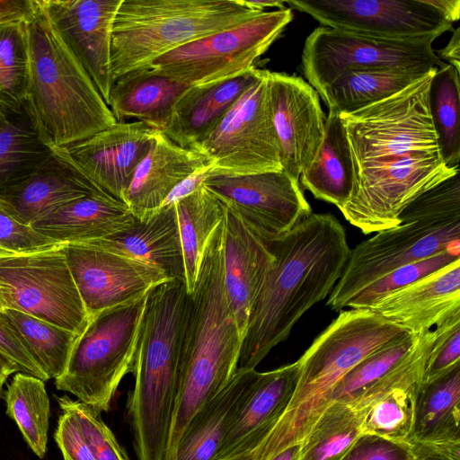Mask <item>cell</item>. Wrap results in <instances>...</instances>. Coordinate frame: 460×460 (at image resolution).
Here are the masks:
<instances>
[{
  "label": "cell",
  "instance_id": "obj_16",
  "mask_svg": "<svg viewBox=\"0 0 460 460\" xmlns=\"http://www.w3.org/2000/svg\"><path fill=\"white\" fill-rule=\"evenodd\" d=\"M323 26L385 39L439 37L452 28L429 0H288Z\"/></svg>",
  "mask_w": 460,
  "mask_h": 460
},
{
  "label": "cell",
  "instance_id": "obj_32",
  "mask_svg": "<svg viewBox=\"0 0 460 460\" xmlns=\"http://www.w3.org/2000/svg\"><path fill=\"white\" fill-rule=\"evenodd\" d=\"M413 443L460 450V366L434 381L422 382L416 399Z\"/></svg>",
  "mask_w": 460,
  "mask_h": 460
},
{
  "label": "cell",
  "instance_id": "obj_23",
  "mask_svg": "<svg viewBox=\"0 0 460 460\" xmlns=\"http://www.w3.org/2000/svg\"><path fill=\"white\" fill-rule=\"evenodd\" d=\"M368 309L410 332L460 313V260L374 303Z\"/></svg>",
  "mask_w": 460,
  "mask_h": 460
},
{
  "label": "cell",
  "instance_id": "obj_5",
  "mask_svg": "<svg viewBox=\"0 0 460 460\" xmlns=\"http://www.w3.org/2000/svg\"><path fill=\"white\" fill-rule=\"evenodd\" d=\"M26 102L52 149L84 140L117 120L90 76L51 25L39 0L24 21Z\"/></svg>",
  "mask_w": 460,
  "mask_h": 460
},
{
  "label": "cell",
  "instance_id": "obj_27",
  "mask_svg": "<svg viewBox=\"0 0 460 460\" xmlns=\"http://www.w3.org/2000/svg\"><path fill=\"white\" fill-rule=\"evenodd\" d=\"M260 73L254 66L225 81L190 86L178 99L160 131L180 146L191 148L217 127Z\"/></svg>",
  "mask_w": 460,
  "mask_h": 460
},
{
  "label": "cell",
  "instance_id": "obj_36",
  "mask_svg": "<svg viewBox=\"0 0 460 460\" xmlns=\"http://www.w3.org/2000/svg\"><path fill=\"white\" fill-rule=\"evenodd\" d=\"M428 74L393 69L351 70L331 83L322 99L329 110L352 113L398 93Z\"/></svg>",
  "mask_w": 460,
  "mask_h": 460
},
{
  "label": "cell",
  "instance_id": "obj_37",
  "mask_svg": "<svg viewBox=\"0 0 460 460\" xmlns=\"http://www.w3.org/2000/svg\"><path fill=\"white\" fill-rule=\"evenodd\" d=\"M6 414L15 421L32 452H47L50 403L44 381L22 372L13 377L5 393Z\"/></svg>",
  "mask_w": 460,
  "mask_h": 460
},
{
  "label": "cell",
  "instance_id": "obj_58",
  "mask_svg": "<svg viewBox=\"0 0 460 460\" xmlns=\"http://www.w3.org/2000/svg\"><path fill=\"white\" fill-rule=\"evenodd\" d=\"M7 288L0 283V310L6 309L5 296L7 295Z\"/></svg>",
  "mask_w": 460,
  "mask_h": 460
},
{
  "label": "cell",
  "instance_id": "obj_48",
  "mask_svg": "<svg viewBox=\"0 0 460 460\" xmlns=\"http://www.w3.org/2000/svg\"><path fill=\"white\" fill-rule=\"evenodd\" d=\"M411 446L361 435L341 460H413Z\"/></svg>",
  "mask_w": 460,
  "mask_h": 460
},
{
  "label": "cell",
  "instance_id": "obj_26",
  "mask_svg": "<svg viewBox=\"0 0 460 460\" xmlns=\"http://www.w3.org/2000/svg\"><path fill=\"white\" fill-rule=\"evenodd\" d=\"M96 194L107 193L53 153L34 172L0 192V210L31 226L64 203Z\"/></svg>",
  "mask_w": 460,
  "mask_h": 460
},
{
  "label": "cell",
  "instance_id": "obj_50",
  "mask_svg": "<svg viewBox=\"0 0 460 460\" xmlns=\"http://www.w3.org/2000/svg\"><path fill=\"white\" fill-rule=\"evenodd\" d=\"M33 6L34 0H0V24L24 22Z\"/></svg>",
  "mask_w": 460,
  "mask_h": 460
},
{
  "label": "cell",
  "instance_id": "obj_24",
  "mask_svg": "<svg viewBox=\"0 0 460 460\" xmlns=\"http://www.w3.org/2000/svg\"><path fill=\"white\" fill-rule=\"evenodd\" d=\"M299 373L298 361L261 372L257 384L226 434L216 460L251 453L285 412Z\"/></svg>",
  "mask_w": 460,
  "mask_h": 460
},
{
  "label": "cell",
  "instance_id": "obj_20",
  "mask_svg": "<svg viewBox=\"0 0 460 460\" xmlns=\"http://www.w3.org/2000/svg\"><path fill=\"white\" fill-rule=\"evenodd\" d=\"M51 25L108 105L111 34L121 0H39Z\"/></svg>",
  "mask_w": 460,
  "mask_h": 460
},
{
  "label": "cell",
  "instance_id": "obj_47",
  "mask_svg": "<svg viewBox=\"0 0 460 460\" xmlns=\"http://www.w3.org/2000/svg\"><path fill=\"white\" fill-rule=\"evenodd\" d=\"M58 402L61 414L54 438L64 460H95L75 414L65 403Z\"/></svg>",
  "mask_w": 460,
  "mask_h": 460
},
{
  "label": "cell",
  "instance_id": "obj_55",
  "mask_svg": "<svg viewBox=\"0 0 460 460\" xmlns=\"http://www.w3.org/2000/svg\"><path fill=\"white\" fill-rule=\"evenodd\" d=\"M17 372H20L18 366L0 352V394L9 376Z\"/></svg>",
  "mask_w": 460,
  "mask_h": 460
},
{
  "label": "cell",
  "instance_id": "obj_39",
  "mask_svg": "<svg viewBox=\"0 0 460 460\" xmlns=\"http://www.w3.org/2000/svg\"><path fill=\"white\" fill-rule=\"evenodd\" d=\"M2 311L48 378L59 377L78 335L20 311Z\"/></svg>",
  "mask_w": 460,
  "mask_h": 460
},
{
  "label": "cell",
  "instance_id": "obj_12",
  "mask_svg": "<svg viewBox=\"0 0 460 460\" xmlns=\"http://www.w3.org/2000/svg\"><path fill=\"white\" fill-rule=\"evenodd\" d=\"M269 70L261 69L217 127L191 149L208 157V174L244 175L283 171L272 121Z\"/></svg>",
  "mask_w": 460,
  "mask_h": 460
},
{
  "label": "cell",
  "instance_id": "obj_4",
  "mask_svg": "<svg viewBox=\"0 0 460 460\" xmlns=\"http://www.w3.org/2000/svg\"><path fill=\"white\" fill-rule=\"evenodd\" d=\"M408 332L368 308L341 310L297 360V382L288 407L251 460H270L301 444L332 403L338 382L372 352Z\"/></svg>",
  "mask_w": 460,
  "mask_h": 460
},
{
  "label": "cell",
  "instance_id": "obj_30",
  "mask_svg": "<svg viewBox=\"0 0 460 460\" xmlns=\"http://www.w3.org/2000/svg\"><path fill=\"white\" fill-rule=\"evenodd\" d=\"M190 87L144 67L113 81L108 106L117 122L136 119L154 129L162 130L174 104Z\"/></svg>",
  "mask_w": 460,
  "mask_h": 460
},
{
  "label": "cell",
  "instance_id": "obj_25",
  "mask_svg": "<svg viewBox=\"0 0 460 460\" xmlns=\"http://www.w3.org/2000/svg\"><path fill=\"white\" fill-rule=\"evenodd\" d=\"M139 261L185 282L175 204H163L149 217L104 238L83 243Z\"/></svg>",
  "mask_w": 460,
  "mask_h": 460
},
{
  "label": "cell",
  "instance_id": "obj_31",
  "mask_svg": "<svg viewBox=\"0 0 460 460\" xmlns=\"http://www.w3.org/2000/svg\"><path fill=\"white\" fill-rule=\"evenodd\" d=\"M299 181L315 199L339 209L350 200L356 173L346 128L336 111L329 110L322 143Z\"/></svg>",
  "mask_w": 460,
  "mask_h": 460
},
{
  "label": "cell",
  "instance_id": "obj_56",
  "mask_svg": "<svg viewBox=\"0 0 460 460\" xmlns=\"http://www.w3.org/2000/svg\"><path fill=\"white\" fill-rule=\"evenodd\" d=\"M239 3L252 10L257 12H265L267 8L277 7L278 9H285V1H247L238 0Z\"/></svg>",
  "mask_w": 460,
  "mask_h": 460
},
{
  "label": "cell",
  "instance_id": "obj_14",
  "mask_svg": "<svg viewBox=\"0 0 460 460\" xmlns=\"http://www.w3.org/2000/svg\"><path fill=\"white\" fill-rule=\"evenodd\" d=\"M457 172L446 166L439 154L408 155L364 168L356 173L353 195L340 211L365 234L394 227L413 200Z\"/></svg>",
  "mask_w": 460,
  "mask_h": 460
},
{
  "label": "cell",
  "instance_id": "obj_1",
  "mask_svg": "<svg viewBox=\"0 0 460 460\" xmlns=\"http://www.w3.org/2000/svg\"><path fill=\"white\" fill-rule=\"evenodd\" d=\"M268 245L274 260L250 312L241 369H255L305 313L329 296L351 252L344 227L329 213H312Z\"/></svg>",
  "mask_w": 460,
  "mask_h": 460
},
{
  "label": "cell",
  "instance_id": "obj_3",
  "mask_svg": "<svg viewBox=\"0 0 460 460\" xmlns=\"http://www.w3.org/2000/svg\"><path fill=\"white\" fill-rule=\"evenodd\" d=\"M190 304L183 280H167L147 293L128 401L137 460L166 459Z\"/></svg>",
  "mask_w": 460,
  "mask_h": 460
},
{
  "label": "cell",
  "instance_id": "obj_22",
  "mask_svg": "<svg viewBox=\"0 0 460 460\" xmlns=\"http://www.w3.org/2000/svg\"><path fill=\"white\" fill-rule=\"evenodd\" d=\"M211 165L212 162L205 155L180 146L156 130L151 147L137 167L122 201L137 218H146L164 204L178 184Z\"/></svg>",
  "mask_w": 460,
  "mask_h": 460
},
{
  "label": "cell",
  "instance_id": "obj_40",
  "mask_svg": "<svg viewBox=\"0 0 460 460\" xmlns=\"http://www.w3.org/2000/svg\"><path fill=\"white\" fill-rule=\"evenodd\" d=\"M360 436L357 412L348 402H333L300 444L296 460H341Z\"/></svg>",
  "mask_w": 460,
  "mask_h": 460
},
{
  "label": "cell",
  "instance_id": "obj_21",
  "mask_svg": "<svg viewBox=\"0 0 460 460\" xmlns=\"http://www.w3.org/2000/svg\"><path fill=\"white\" fill-rule=\"evenodd\" d=\"M222 259L226 299L243 339L251 309L274 257L268 242L226 208L222 225Z\"/></svg>",
  "mask_w": 460,
  "mask_h": 460
},
{
  "label": "cell",
  "instance_id": "obj_33",
  "mask_svg": "<svg viewBox=\"0 0 460 460\" xmlns=\"http://www.w3.org/2000/svg\"><path fill=\"white\" fill-rule=\"evenodd\" d=\"M53 155L25 102L0 105V192L26 178Z\"/></svg>",
  "mask_w": 460,
  "mask_h": 460
},
{
  "label": "cell",
  "instance_id": "obj_9",
  "mask_svg": "<svg viewBox=\"0 0 460 460\" xmlns=\"http://www.w3.org/2000/svg\"><path fill=\"white\" fill-rule=\"evenodd\" d=\"M436 70L385 100L352 113H339L355 173L408 155L439 154L429 109V84Z\"/></svg>",
  "mask_w": 460,
  "mask_h": 460
},
{
  "label": "cell",
  "instance_id": "obj_8",
  "mask_svg": "<svg viewBox=\"0 0 460 460\" xmlns=\"http://www.w3.org/2000/svg\"><path fill=\"white\" fill-rule=\"evenodd\" d=\"M147 294L101 312L73 346L56 388L99 412L108 411L122 378L134 370Z\"/></svg>",
  "mask_w": 460,
  "mask_h": 460
},
{
  "label": "cell",
  "instance_id": "obj_52",
  "mask_svg": "<svg viewBox=\"0 0 460 460\" xmlns=\"http://www.w3.org/2000/svg\"><path fill=\"white\" fill-rule=\"evenodd\" d=\"M210 168L197 172L178 184L167 197L164 204L176 203L179 199L197 190L202 184Z\"/></svg>",
  "mask_w": 460,
  "mask_h": 460
},
{
  "label": "cell",
  "instance_id": "obj_15",
  "mask_svg": "<svg viewBox=\"0 0 460 460\" xmlns=\"http://www.w3.org/2000/svg\"><path fill=\"white\" fill-rule=\"evenodd\" d=\"M202 185L266 242L313 213L299 181L284 171L208 174Z\"/></svg>",
  "mask_w": 460,
  "mask_h": 460
},
{
  "label": "cell",
  "instance_id": "obj_38",
  "mask_svg": "<svg viewBox=\"0 0 460 460\" xmlns=\"http://www.w3.org/2000/svg\"><path fill=\"white\" fill-rule=\"evenodd\" d=\"M459 71L446 64L432 75L429 109L440 156L448 168H459L460 161Z\"/></svg>",
  "mask_w": 460,
  "mask_h": 460
},
{
  "label": "cell",
  "instance_id": "obj_46",
  "mask_svg": "<svg viewBox=\"0 0 460 460\" xmlns=\"http://www.w3.org/2000/svg\"><path fill=\"white\" fill-rule=\"evenodd\" d=\"M58 243L0 210V257L46 250Z\"/></svg>",
  "mask_w": 460,
  "mask_h": 460
},
{
  "label": "cell",
  "instance_id": "obj_13",
  "mask_svg": "<svg viewBox=\"0 0 460 460\" xmlns=\"http://www.w3.org/2000/svg\"><path fill=\"white\" fill-rule=\"evenodd\" d=\"M64 245L0 257V283L8 289L6 309L25 313L79 335L88 324L89 316Z\"/></svg>",
  "mask_w": 460,
  "mask_h": 460
},
{
  "label": "cell",
  "instance_id": "obj_18",
  "mask_svg": "<svg viewBox=\"0 0 460 460\" xmlns=\"http://www.w3.org/2000/svg\"><path fill=\"white\" fill-rule=\"evenodd\" d=\"M156 129L140 121L116 122L54 155L111 197L121 200L148 153Z\"/></svg>",
  "mask_w": 460,
  "mask_h": 460
},
{
  "label": "cell",
  "instance_id": "obj_44",
  "mask_svg": "<svg viewBox=\"0 0 460 460\" xmlns=\"http://www.w3.org/2000/svg\"><path fill=\"white\" fill-rule=\"evenodd\" d=\"M75 414L84 437L95 460H129L111 429L101 417V412L71 399L67 395L57 398Z\"/></svg>",
  "mask_w": 460,
  "mask_h": 460
},
{
  "label": "cell",
  "instance_id": "obj_49",
  "mask_svg": "<svg viewBox=\"0 0 460 460\" xmlns=\"http://www.w3.org/2000/svg\"><path fill=\"white\" fill-rule=\"evenodd\" d=\"M0 352L11 358L18 366L20 372L43 381L49 380L2 310H0Z\"/></svg>",
  "mask_w": 460,
  "mask_h": 460
},
{
  "label": "cell",
  "instance_id": "obj_57",
  "mask_svg": "<svg viewBox=\"0 0 460 460\" xmlns=\"http://www.w3.org/2000/svg\"><path fill=\"white\" fill-rule=\"evenodd\" d=\"M300 452V444L288 447L270 460H296Z\"/></svg>",
  "mask_w": 460,
  "mask_h": 460
},
{
  "label": "cell",
  "instance_id": "obj_10",
  "mask_svg": "<svg viewBox=\"0 0 460 460\" xmlns=\"http://www.w3.org/2000/svg\"><path fill=\"white\" fill-rule=\"evenodd\" d=\"M292 19L289 7L260 13L236 26L171 50L147 67L190 86L235 77L254 67Z\"/></svg>",
  "mask_w": 460,
  "mask_h": 460
},
{
  "label": "cell",
  "instance_id": "obj_34",
  "mask_svg": "<svg viewBox=\"0 0 460 460\" xmlns=\"http://www.w3.org/2000/svg\"><path fill=\"white\" fill-rule=\"evenodd\" d=\"M424 371L425 367L416 369L354 409L360 420L361 435L411 446L416 399Z\"/></svg>",
  "mask_w": 460,
  "mask_h": 460
},
{
  "label": "cell",
  "instance_id": "obj_41",
  "mask_svg": "<svg viewBox=\"0 0 460 460\" xmlns=\"http://www.w3.org/2000/svg\"><path fill=\"white\" fill-rule=\"evenodd\" d=\"M28 82L24 22L0 24V105L21 107L26 102Z\"/></svg>",
  "mask_w": 460,
  "mask_h": 460
},
{
  "label": "cell",
  "instance_id": "obj_54",
  "mask_svg": "<svg viewBox=\"0 0 460 460\" xmlns=\"http://www.w3.org/2000/svg\"><path fill=\"white\" fill-rule=\"evenodd\" d=\"M429 2L451 23L458 21L460 15L459 0H429Z\"/></svg>",
  "mask_w": 460,
  "mask_h": 460
},
{
  "label": "cell",
  "instance_id": "obj_7",
  "mask_svg": "<svg viewBox=\"0 0 460 460\" xmlns=\"http://www.w3.org/2000/svg\"><path fill=\"white\" fill-rule=\"evenodd\" d=\"M260 13L238 0H121L111 34L112 79Z\"/></svg>",
  "mask_w": 460,
  "mask_h": 460
},
{
  "label": "cell",
  "instance_id": "obj_35",
  "mask_svg": "<svg viewBox=\"0 0 460 460\" xmlns=\"http://www.w3.org/2000/svg\"><path fill=\"white\" fill-rule=\"evenodd\" d=\"M174 204L183 255L185 284L190 294L195 288L207 245L223 222L226 208L202 184Z\"/></svg>",
  "mask_w": 460,
  "mask_h": 460
},
{
  "label": "cell",
  "instance_id": "obj_17",
  "mask_svg": "<svg viewBox=\"0 0 460 460\" xmlns=\"http://www.w3.org/2000/svg\"><path fill=\"white\" fill-rule=\"evenodd\" d=\"M64 252L89 320L170 280L148 264L86 243H65Z\"/></svg>",
  "mask_w": 460,
  "mask_h": 460
},
{
  "label": "cell",
  "instance_id": "obj_51",
  "mask_svg": "<svg viewBox=\"0 0 460 460\" xmlns=\"http://www.w3.org/2000/svg\"><path fill=\"white\" fill-rule=\"evenodd\" d=\"M413 460H460V450L434 447L413 443Z\"/></svg>",
  "mask_w": 460,
  "mask_h": 460
},
{
  "label": "cell",
  "instance_id": "obj_2",
  "mask_svg": "<svg viewBox=\"0 0 460 460\" xmlns=\"http://www.w3.org/2000/svg\"><path fill=\"white\" fill-rule=\"evenodd\" d=\"M222 225L207 245L190 293L165 460H174L178 443L192 417L229 383L238 368L243 334L225 291Z\"/></svg>",
  "mask_w": 460,
  "mask_h": 460
},
{
  "label": "cell",
  "instance_id": "obj_11",
  "mask_svg": "<svg viewBox=\"0 0 460 460\" xmlns=\"http://www.w3.org/2000/svg\"><path fill=\"white\" fill-rule=\"evenodd\" d=\"M436 39H385L319 26L305 40L303 72L321 98L331 83L351 70L429 73L447 64L434 52Z\"/></svg>",
  "mask_w": 460,
  "mask_h": 460
},
{
  "label": "cell",
  "instance_id": "obj_19",
  "mask_svg": "<svg viewBox=\"0 0 460 460\" xmlns=\"http://www.w3.org/2000/svg\"><path fill=\"white\" fill-rule=\"evenodd\" d=\"M268 89L283 171L299 181L324 135L320 96L301 77L278 72H269Z\"/></svg>",
  "mask_w": 460,
  "mask_h": 460
},
{
  "label": "cell",
  "instance_id": "obj_6",
  "mask_svg": "<svg viewBox=\"0 0 460 460\" xmlns=\"http://www.w3.org/2000/svg\"><path fill=\"white\" fill-rule=\"evenodd\" d=\"M394 227L377 232L350 252L327 299L333 311L391 271L460 245L459 172L413 200Z\"/></svg>",
  "mask_w": 460,
  "mask_h": 460
},
{
  "label": "cell",
  "instance_id": "obj_45",
  "mask_svg": "<svg viewBox=\"0 0 460 460\" xmlns=\"http://www.w3.org/2000/svg\"><path fill=\"white\" fill-rule=\"evenodd\" d=\"M435 341L427 359L423 383L434 381L460 366V313L434 329Z\"/></svg>",
  "mask_w": 460,
  "mask_h": 460
},
{
  "label": "cell",
  "instance_id": "obj_29",
  "mask_svg": "<svg viewBox=\"0 0 460 460\" xmlns=\"http://www.w3.org/2000/svg\"><path fill=\"white\" fill-rule=\"evenodd\" d=\"M135 219L123 201L96 194L64 203L30 226L58 243H83L113 234Z\"/></svg>",
  "mask_w": 460,
  "mask_h": 460
},
{
  "label": "cell",
  "instance_id": "obj_43",
  "mask_svg": "<svg viewBox=\"0 0 460 460\" xmlns=\"http://www.w3.org/2000/svg\"><path fill=\"white\" fill-rule=\"evenodd\" d=\"M457 260H460V245L403 265L365 288L348 304L347 308H369L385 296L437 272Z\"/></svg>",
  "mask_w": 460,
  "mask_h": 460
},
{
  "label": "cell",
  "instance_id": "obj_28",
  "mask_svg": "<svg viewBox=\"0 0 460 460\" xmlns=\"http://www.w3.org/2000/svg\"><path fill=\"white\" fill-rule=\"evenodd\" d=\"M260 376L256 369L237 368L229 383L192 417L178 443L174 460H216Z\"/></svg>",
  "mask_w": 460,
  "mask_h": 460
},
{
  "label": "cell",
  "instance_id": "obj_59",
  "mask_svg": "<svg viewBox=\"0 0 460 460\" xmlns=\"http://www.w3.org/2000/svg\"><path fill=\"white\" fill-rule=\"evenodd\" d=\"M227 460H251V455L250 453H246Z\"/></svg>",
  "mask_w": 460,
  "mask_h": 460
},
{
  "label": "cell",
  "instance_id": "obj_42",
  "mask_svg": "<svg viewBox=\"0 0 460 460\" xmlns=\"http://www.w3.org/2000/svg\"><path fill=\"white\" fill-rule=\"evenodd\" d=\"M417 336L406 332L362 359L335 385L332 402H349L380 379L407 355Z\"/></svg>",
  "mask_w": 460,
  "mask_h": 460
},
{
  "label": "cell",
  "instance_id": "obj_53",
  "mask_svg": "<svg viewBox=\"0 0 460 460\" xmlns=\"http://www.w3.org/2000/svg\"><path fill=\"white\" fill-rule=\"evenodd\" d=\"M439 58H444L448 65L453 66L460 72V29L454 31L447 45L438 51Z\"/></svg>",
  "mask_w": 460,
  "mask_h": 460
}]
</instances>
